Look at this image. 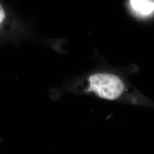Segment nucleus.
Returning <instances> with one entry per match:
<instances>
[{"label":"nucleus","instance_id":"nucleus-1","mask_svg":"<svg viewBox=\"0 0 154 154\" xmlns=\"http://www.w3.org/2000/svg\"><path fill=\"white\" fill-rule=\"evenodd\" d=\"M85 92L94 94L102 99L154 107V103L130 88L123 80L110 73H96L88 78Z\"/></svg>","mask_w":154,"mask_h":154},{"label":"nucleus","instance_id":"nucleus-2","mask_svg":"<svg viewBox=\"0 0 154 154\" xmlns=\"http://www.w3.org/2000/svg\"><path fill=\"white\" fill-rule=\"evenodd\" d=\"M132 9L141 16H148L154 11L152 0H130Z\"/></svg>","mask_w":154,"mask_h":154},{"label":"nucleus","instance_id":"nucleus-3","mask_svg":"<svg viewBox=\"0 0 154 154\" xmlns=\"http://www.w3.org/2000/svg\"><path fill=\"white\" fill-rule=\"evenodd\" d=\"M5 17V11L4 9L2 6L1 5V4H0V25L2 22L4 21Z\"/></svg>","mask_w":154,"mask_h":154}]
</instances>
